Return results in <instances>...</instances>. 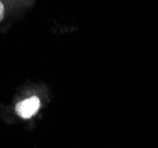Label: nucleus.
<instances>
[{"label": "nucleus", "mask_w": 158, "mask_h": 148, "mask_svg": "<svg viewBox=\"0 0 158 148\" xmlns=\"http://www.w3.org/2000/svg\"><path fill=\"white\" fill-rule=\"evenodd\" d=\"M40 108V100L37 96L28 97L24 101L17 103L15 106V113L21 119H31L32 116L38 113Z\"/></svg>", "instance_id": "1"}, {"label": "nucleus", "mask_w": 158, "mask_h": 148, "mask_svg": "<svg viewBox=\"0 0 158 148\" xmlns=\"http://www.w3.org/2000/svg\"><path fill=\"white\" fill-rule=\"evenodd\" d=\"M4 17H5V6H4L2 1L0 0V21L4 19Z\"/></svg>", "instance_id": "2"}]
</instances>
